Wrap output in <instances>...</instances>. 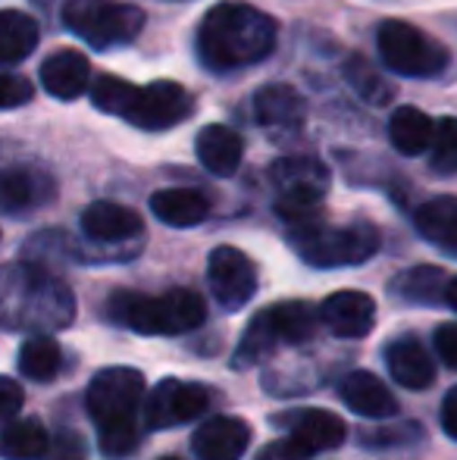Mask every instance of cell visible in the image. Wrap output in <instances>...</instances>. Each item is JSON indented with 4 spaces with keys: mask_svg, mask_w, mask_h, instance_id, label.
I'll use <instances>...</instances> for the list:
<instances>
[{
    "mask_svg": "<svg viewBox=\"0 0 457 460\" xmlns=\"http://www.w3.org/2000/svg\"><path fill=\"white\" fill-rule=\"evenodd\" d=\"M276 19L250 4H216L198 29V57L214 73L250 66L273 54Z\"/></svg>",
    "mask_w": 457,
    "mask_h": 460,
    "instance_id": "obj_1",
    "label": "cell"
},
{
    "mask_svg": "<svg viewBox=\"0 0 457 460\" xmlns=\"http://www.w3.org/2000/svg\"><path fill=\"white\" fill-rule=\"evenodd\" d=\"M145 376L132 367L101 369L85 394L88 417L98 426L101 451L110 460L138 448V413H145Z\"/></svg>",
    "mask_w": 457,
    "mask_h": 460,
    "instance_id": "obj_2",
    "label": "cell"
},
{
    "mask_svg": "<svg viewBox=\"0 0 457 460\" xmlns=\"http://www.w3.org/2000/svg\"><path fill=\"white\" fill-rule=\"evenodd\" d=\"M4 307L6 326H31L48 332V329H60L73 320L75 297L41 263L22 261L6 270Z\"/></svg>",
    "mask_w": 457,
    "mask_h": 460,
    "instance_id": "obj_3",
    "label": "cell"
},
{
    "mask_svg": "<svg viewBox=\"0 0 457 460\" xmlns=\"http://www.w3.org/2000/svg\"><path fill=\"white\" fill-rule=\"evenodd\" d=\"M107 314L138 335H182L207 320V304L191 288H170L157 297L141 291H113Z\"/></svg>",
    "mask_w": 457,
    "mask_h": 460,
    "instance_id": "obj_4",
    "label": "cell"
},
{
    "mask_svg": "<svg viewBox=\"0 0 457 460\" xmlns=\"http://www.w3.org/2000/svg\"><path fill=\"white\" fill-rule=\"evenodd\" d=\"M292 242L311 267H357L379 251V229L364 219L351 226H326L317 219L311 226L292 229Z\"/></svg>",
    "mask_w": 457,
    "mask_h": 460,
    "instance_id": "obj_5",
    "label": "cell"
},
{
    "mask_svg": "<svg viewBox=\"0 0 457 460\" xmlns=\"http://www.w3.org/2000/svg\"><path fill=\"white\" fill-rule=\"evenodd\" d=\"M63 25L94 50H110L119 44H132L141 35L145 10L122 0H66Z\"/></svg>",
    "mask_w": 457,
    "mask_h": 460,
    "instance_id": "obj_6",
    "label": "cell"
},
{
    "mask_svg": "<svg viewBox=\"0 0 457 460\" xmlns=\"http://www.w3.org/2000/svg\"><path fill=\"white\" fill-rule=\"evenodd\" d=\"M273 185L279 191L276 210L292 229L320 219V200L330 191V170L313 157H282L273 164Z\"/></svg>",
    "mask_w": 457,
    "mask_h": 460,
    "instance_id": "obj_7",
    "label": "cell"
},
{
    "mask_svg": "<svg viewBox=\"0 0 457 460\" xmlns=\"http://www.w3.org/2000/svg\"><path fill=\"white\" fill-rule=\"evenodd\" d=\"M376 44L382 63L398 75L433 79L448 66V50L404 19H385L376 31Z\"/></svg>",
    "mask_w": 457,
    "mask_h": 460,
    "instance_id": "obj_8",
    "label": "cell"
},
{
    "mask_svg": "<svg viewBox=\"0 0 457 460\" xmlns=\"http://www.w3.org/2000/svg\"><path fill=\"white\" fill-rule=\"evenodd\" d=\"M210 407V392L198 382L185 379H163L151 388L145 401V423L151 429H170L198 420Z\"/></svg>",
    "mask_w": 457,
    "mask_h": 460,
    "instance_id": "obj_9",
    "label": "cell"
},
{
    "mask_svg": "<svg viewBox=\"0 0 457 460\" xmlns=\"http://www.w3.org/2000/svg\"><path fill=\"white\" fill-rule=\"evenodd\" d=\"M207 282L226 310H242L257 291V267L244 251L220 244L207 257Z\"/></svg>",
    "mask_w": 457,
    "mask_h": 460,
    "instance_id": "obj_10",
    "label": "cell"
},
{
    "mask_svg": "<svg viewBox=\"0 0 457 460\" xmlns=\"http://www.w3.org/2000/svg\"><path fill=\"white\" fill-rule=\"evenodd\" d=\"M191 110H195V101L179 82H151L147 88H141L128 122L145 132H166L189 119Z\"/></svg>",
    "mask_w": 457,
    "mask_h": 460,
    "instance_id": "obj_11",
    "label": "cell"
},
{
    "mask_svg": "<svg viewBox=\"0 0 457 460\" xmlns=\"http://www.w3.org/2000/svg\"><path fill=\"white\" fill-rule=\"evenodd\" d=\"M320 320L338 339H364L376 323V301L364 291H336L320 307Z\"/></svg>",
    "mask_w": 457,
    "mask_h": 460,
    "instance_id": "obj_12",
    "label": "cell"
},
{
    "mask_svg": "<svg viewBox=\"0 0 457 460\" xmlns=\"http://www.w3.org/2000/svg\"><path fill=\"white\" fill-rule=\"evenodd\" d=\"M248 445L250 426L238 417H214L191 436V448L201 460H242Z\"/></svg>",
    "mask_w": 457,
    "mask_h": 460,
    "instance_id": "obj_13",
    "label": "cell"
},
{
    "mask_svg": "<svg viewBox=\"0 0 457 460\" xmlns=\"http://www.w3.org/2000/svg\"><path fill=\"white\" fill-rule=\"evenodd\" d=\"M141 229H145V219L128 207L113 204V200H94L82 210V232L92 242L122 244L128 238H138Z\"/></svg>",
    "mask_w": 457,
    "mask_h": 460,
    "instance_id": "obj_14",
    "label": "cell"
},
{
    "mask_svg": "<svg viewBox=\"0 0 457 460\" xmlns=\"http://www.w3.org/2000/svg\"><path fill=\"white\" fill-rule=\"evenodd\" d=\"M338 394L354 413H360L366 420H385L398 413V401L391 394V388L376 373H366V369L347 373Z\"/></svg>",
    "mask_w": 457,
    "mask_h": 460,
    "instance_id": "obj_15",
    "label": "cell"
},
{
    "mask_svg": "<svg viewBox=\"0 0 457 460\" xmlns=\"http://www.w3.org/2000/svg\"><path fill=\"white\" fill-rule=\"evenodd\" d=\"M385 364L395 382H401L410 392H420L435 382V364L429 351L414 339V335H401V339L389 341L385 348Z\"/></svg>",
    "mask_w": 457,
    "mask_h": 460,
    "instance_id": "obj_16",
    "label": "cell"
},
{
    "mask_svg": "<svg viewBox=\"0 0 457 460\" xmlns=\"http://www.w3.org/2000/svg\"><path fill=\"white\" fill-rule=\"evenodd\" d=\"M41 85L60 101H75L92 85V63L79 50H57L41 63Z\"/></svg>",
    "mask_w": 457,
    "mask_h": 460,
    "instance_id": "obj_17",
    "label": "cell"
},
{
    "mask_svg": "<svg viewBox=\"0 0 457 460\" xmlns=\"http://www.w3.org/2000/svg\"><path fill=\"white\" fill-rule=\"evenodd\" d=\"M195 151H198V160L207 172L214 176H232V172L242 166V157H244V145L238 138V132H232L229 126H204L198 132V141H195Z\"/></svg>",
    "mask_w": 457,
    "mask_h": 460,
    "instance_id": "obj_18",
    "label": "cell"
},
{
    "mask_svg": "<svg viewBox=\"0 0 457 460\" xmlns=\"http://www.w3.org/2000/svg\"><path fill=\"white\" fill-rule=\"evenodd\" d=\"M151 213L166 226L176 229H189L207 219L210 198L198 188H163V191L151 194Z\"/></svg>",
    "mask_w": 457,
    "mask_h": 460,
    "instance_id": "obj_19",
    "label": "cell"
},
{
    "mask_svg": "<svg viewBox=\"0 0 457 460\" xmlns=\"http://www.w3.org/2000/svg\"><path fill=\"white\" fill-rule=\"evenodd\" d=\"M304 97L294 92L292 85L273 82V85H263L254 94V116L267 128H298L304 122Z\"/></svg>",
    "mask_w": 457,
    "mask_h": 460,
    "instance_id": "obj_20",
    "label": "cell"
},
{
    "mask_svg": "<svg viewBox=\"0 0 457 460\" xmlns=\"http://www.w3.org/2000/svg\"><path fill=\"white\" fill-rule=\"evenodd\" d=\"M347 426L338 413L332 411H304L288 429V438L294 445L307 451V455H317V451H332L345 442Z\"/></svg>",
    "mask_w": 457,
    "mask_h": 460,
    "instance_id": "obj_21",
    "label": "cell"
},
{
    "mask_svg": "<svg viewBox=\"0 0 457 460\" xmlns=\"http://www.w3.org/2000/svg\"><path fill=\"white\" fill-rule=\"evenodd\" d=\"M414 226L429 244L448 251V254H457V198L442 194V198L420 204L414 213Z\"/></svg>",
    "mask_w": 457,
    "mask_h": 460,
    "instance_id": "obj_22",
    "label": "cell"
},
{
    "mask_svg": "<svg viewBox=\"0 0 457 460\" xmlns=\"http://www.w3.org/2000/svg\"><path fill=\"white\" fill-rule=\"evenodd\" d=\"M435 126L439 122H433V116H426L420 107H398L389 119V138L404 157H417L433 151Z\"/></svg>",
    "mask_w": 457,
    "mask_h": 460,
    "instance_id": "obj_23",
    "label": "cell"
},
{
    "mask_svg": "<svg viewBox=\"0 0 457 460\" xmlns=\"http://www.w3.org/2000/svg\"><path fill=\"white\" fill-rule=\"evenodd\" d=\"M4 210L6 213H22L35 210L38 204L54 198V182L44 172L29 170V166H10L4 172Z\"/></svg>",
    "mask_w": 457,
    "mask_h": 460,
    "instance_id": "obj_24",
    "label": "cell"
},
{
    "mask_svg": "<svg viewBox=\"0 0 457 460\" xmlns=\"http://www.w3.org/2000/svg\"><path fill=\"white\" fill-rule=\"evenodd\" d=\"M50 451V438L41 420L19 417L4 426V457L6 460H41Z\"/></svg>",
    "mask_w": 457,
    "mask_h": 460,
    "instance_id": "obj_25",
    "label": "cell"
},
{
    "mask_svg": "<svg viewBox=\"0 0 457 460\" xmlns=\"http://www.w3.org/2000/svg\"><path fill=\"white\" fill-rule=\"evenodd\" d=\"M38 44V22L19 10L0 13V60L6 66L25 60Z\"/></svg>",
    "mask_w": 457,
    "mask_h": 460,
    "instance_id": "obj_26",
    "label": "cell"
},
{
    "mask_svg": "<svg viewBox=\"0 0 457 460\" xmlns=\"http://www.w3.org/2000/svg\"><path fill=\"white\" fill-rule=\"evenodd\" d=\"M273 329L279 335V345H301V341H311L313 329H317V314L307 301H286L267 307Z\"/></svg>",
    "mask_w": 457,
    "mask_h": 460,
    "instance_id": "obj_27",
    "label": "cell"
},
{
    "mask_svg": "<svg viewBox=\"0 0 457 460\" xmlns=\"http://www.w3.org/2000/svg\"><path fill=\"white\" fill-rule=\"evenodd\" d=\"M63 367V351L60 341L50 335H31L22 348H19V373L25 379L35 382H50Z\"/></svg>",
    "mask_w": 457,
    "mask_h": 460,
    "instance_id": "obj_28",
    "label": "cell"
},
{
    "mask_svg": "<svg viewBox=\"0 0 457 460\" xmlns=\"http://www.w3.org/2000/svg\"><path fill=\"white\" fill-rule=\"evenodd\" d=\"M448 285H452V279L442 273L439 267H414L391 282V291L401 295L404 301L435 304L442 297H448Z\"/></svg>",
    "mask_w": 457,
    "mask_h": 460,
    "instance_id": "obj_29",
    "label": "cell"
},
{
    "mask_svg": "<svg viewBox=\"0 0 457 460\" xmlns=\"http://www.w3.org/2000/svg\"><path fill=\"white\" fill-rule=\"evenodd\" d=\"M276 345H279V335H276V329H273V320H269L267 310H260V314L248 323L242 341H238L235 367L242 369L248 364H260V360H267L269 351H276Z\"/></svg>",
    "mask_w": 457,
    "mask_h": 460,
    "instance_id": "obj_30",
    "label": "cell"
},
{
    "mask_svg": "<svg viewBox=\"0 0 457 460\" xmlns=\"http://www.w3.org/2000/svg\"><path fill=\"white\" fill-rule=\"evenodd\" d=\"M138 94H141V88H135L132 82H126V79H116V75H101V79H94V85H92L94 107L104 110V113H110V116H122V119H128Z\"/></svg>",
    "mask_w": 457,
    "mask_h": 460,
    "instance_id": "obj_31",
    "label": "cell"
},
{
    "mask_svg": "<svg viewBox=\"0 0 457 460\" xmlns=\"http://www.w3.org/2000/svg\"><path fill=\"white\" fill-rule=\"evenodd\" d=\"M429 166H433V172H439V176H452V172H457V116H445V119L435 126Z\"/></svg>",
    "mask_w": 457,
    "mask_h": 460,
    "instance_id": "obj_32",
    "label": "cell"
},
{
    "mask_svg": "<svg viewBox=\"0 0 457 460\" xmlns=\"http://www.w3.org/2000/svg\"><path fill=\"white\" fill-rule=\"evenodd\" d=\"M345 79L351 82L354 92L370 103H385L391 97V88L385 85L376 75V69L366 66V60H360V57H351V60L345 63Z\"/></svg>",
    "mask_w": 457,
    "mask_h": 460,
    "instance_id": "obj_33",
    "label": "cell"
},
{
    "mask_svg": "<svg viewBox=\"0 0 457 460\" xmlns=\"http://www.w3.org/2000/svg\"><path fill=\"white\" fill-rule=\"evenodd\" d=\"M29 101H31L29 79H25V75H16V73H4V82H0V107L16 110Z\"/></svg>",
    "mask_w": 457,
    "mask_h": 460,
    "instance_id": "obj_34",
    "label": "cell"
},
{
    "mask_svg": "<svg viewBox=\"0 0 457 460\" xmlns=\"http://www.w3.org/2000/svg\"><path fill=\"white\" fill-rule=\"evenodd\" d=\"M435 354L442 358V364L457 373V323H442L435 329Z\"/></svg>",
    "mask_w": 457,
    "mask_h": 460,
    "instance_id": "obj_35",
    "label": "cell"
},
{
    "mask_svg": "<svg viewBox=\"0 0 457 460\" xmlns=\"http://www.w3.org/2000/svg\"><path fill=\"white\" fill-rule=\"evenodd\" d=\"M48 460H85V445H82V438L73 436V432H60V436L50 442Z\"/></svg>",
    "mask_w": 457,
    "mask_h": 460,
    "instance_id": "obj_36",
    "label": "cell"
},
{
    "mask_svg": "<svg viewBox=\"0 0 457 460\" xmlns=\"http://www.w3.org/2000/svg\"><path fill=\"white\" fill-rule=\"evenodd\" d=\"M19 407H22V388H19L10 376H4V379H0V413H4L6 423L16 420Z\"/></svg>",
    "mask_w": 457,
    "mask_h": 460,
    "instance_id": "obj_37",
    "label": "cell"
},
{
    "mask_svg": "<svg viewBox=\"0 0 457 460\" xmlns=\"http://www.w3.org/2000/svg\"><path fill=\"white\" fill-rule=\"evenodd\" d=\"M307 455L301 445H294L292 438H282V442L276 445H267V448L260 451V460H307Z\"/></svg>",
    "mask_w": 457,
    "mask_h": 460,
    "instance_id": "obj_38",
    "label": "cell"
},
{
    "mask_svg": "<svg viewBox=\"0 0 457 460\" xmlns=\"http://www.w3.org/2000/svg\"><path fill=\"white\" fill-rule=\"evenodd\" d=\"M442 429L457 442V385L445 394V404H442Z\"/></svg>",
    "mask_w": 457,
    "mask_h": 460,
    "instance_id": "obj_39",
    "label": "cell"
},
{
    "mask_svg": "<svg viewBox=\"0 0 457 460\" xmlns=\"http://www.w3.org/2000/svg\"><path fill=\"white\" fill-rule=\"evenodd\" d=\"M445 301L457 310V276L452 279V285H448V297H445Z\"/></svg>",
    "mask_w": 457,
    "mask_h": 460,
    "instance_id": "obj_40",
    "label": "cell"
},
{
    "mask_svg": "<svg viewBox=\"0 0 457 460\" xmlns=\"http://www.w3.org/2000/svg\"><path fill=\"white\" fill-rule=\"evenodd\" d=\"M160 460H182V457H172V455H166V457H160Z\"/></svg>",
    "mask_w": 457,
    "mask_h": 460,
    "instance_id": "obj_41",
    "label": "cell"
}]
</instances>
